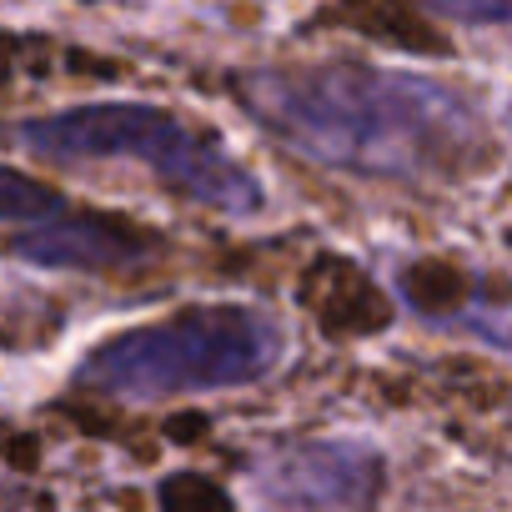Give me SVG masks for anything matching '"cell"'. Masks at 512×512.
<instances>
[{
	"mask_svg": "<svg viewBox=\"0 0 512 512\" xmlns=\"http://www.w3.org/2000/svg\"><path fill=\"white\" fill-rule=\"evenodd\" d=\"M66 216V201L41 186L36 176L16 171V166H0V226H26V231H41L51 221Z\"/></svg>",
	"mask_w": 512,
	"mask_h": 512,
	"instance_id": "7",
	"label": "cell"
},
{
	"mask_svg": "<svg viewBox=\"0 0 512 512\" xmlns=\"http://www.w3.org/2000/svg\"><path fill=\"white\" fill-rule=\"evenodd\" d=\"M21 146L51 161H136L171 191L221 211L256 216L267 191L211 131L146 101H91L21 126Z\"/></svg>",
	"mask_w": 512,
	"mask_h": 512,
	"instance_id": "2",
	"label": "cell"
},
{
	"mask_svg": "<svg viewBox=\"0 0 512 512\" xmlns=\"http://www.w3.org/2000/svg\"><path fill=\"white\" fill-rule=\"evenodd\" d=\"M11 251L31 267H51V272H116L131 267L151 251L141 231L101 221V216H61L41 231H26L11 241Z\"/></svg>",
	"mask_w": 512,
	"mask_h": 512,
	"instance_id": "6",
	"label": "cell"
},
{
	"mask_svg": "<svg viewBox=\"0 0 512 512\" xmlns=\"http://www.w3.org/2000/svg\"><path fill=\"white\" fill-rule=\"evenodd\" d=\"M387 467L367 442L347 437H322V442H297L272 457L267 467V492L307 507V512H367L382 497Z\"/></svg>",
	"mask_w": 512,
	"mask_h": 512,
	"instance_id": "4",
	"label": "cell"
},
{
	"mask_svg": "<svg viewBox=\"0 0 512 512\" xmlns=\"http://www.w3.org/2000/svg\"><path fill=\"white\" fill-rule=\"evenodd\" d=\"M277 362H282V327L267 312L216 302L101 342L81 362V382L106 397L161 402L186 392L251 387Z\"/></svg>",
	"mask_w": 512,
	"mask_h": 512,
	"instance_id": "3",
	"label": "cell"
},
{
	"mask_svg": "<svg viewBox=\"0 0 512 512\" xmlns=\"http://www.w3.org/2000/svg\"><path fill=\"white\" fill-rule=\"evenodd\" d=\"M241 101L292 151L352 176L447 181L472 171L482 156L472 101L422 71L367 61L277 66L251 71Z\"/></svg>",
	"mask_w": 512,
	"mask_h": 512,
	"instance_id": "1",
	"label": "cell"
},
{
	"mask_svg": "<svg viewBox=\"0 0 512 512\" xmlns=\"http://www.w3.org/2000/svg\"><path fill=\"white\" fill-rule=\"evenodd\" d=\"M402 297L422 322L467 332V337L492 342V347H512V287L497 277L417 267L402 277Z\"/></svg>",
	"mask_w": 512,
	"mask_h": 512,
	"instance_id": "5",
	"label": "cell"
},
{
	"mask_svg": "<svg viewBox=\"0 0 512 512\" xmlns=\"http://www.w3.org/2000/svg\"><path fill=\"white\" fill-rule=\"evenodd\" d=\"M422 6L457 26H507L512 31V0H422Z\"/></svg>",
	"mask_w": 512,
	"mask_h": 512,
	"instance_id": "8",
	"label": "cell"
}]
</instances>
